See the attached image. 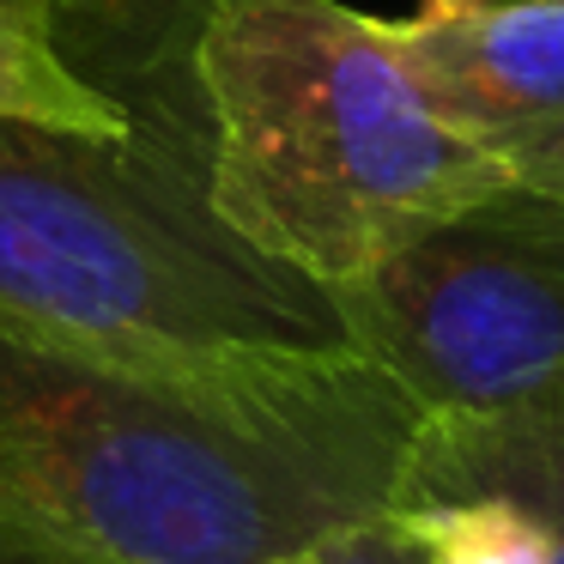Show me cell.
Instances as JSON below:
<instances>
[{
	"mask_svg": "<svg viewBox=\"0 0 564 564\" xmlns=\"http://www.w3.org/2000/svg\"><path fill=\"white\" fill-rule=\"evenodd\" d=\"M0 564H98L91 552L67 546L62 534H50V528H37L31 516L7 510L0 503Z\"/></svg>",
	"mask_w": 564,
	"mask_h": 564,
	"instance_id": "obj_9",
	"label": "cell"
},
{
	"mask_svg": "<svg viewBox=\"0 0 564 564\" xmlns=\"http://www.w3.org/2000/svg\"><path fill=\"white\" fill-rule=\"evenodd\" d=\"M352 352L419 413H486L564 382V200L491 188L328 292Z\"/></svg>",
	"mask_w": 564,
	"mask_h": 564,
	"instance_id": "obj_4",
	"label": "cell"
},
{
	"mask_svg": "<svg viewBox=\"0 0 564 564\" xmlns=\"http://www.w3.org/2000/svg\"><path fill=\"white\" fill-rule=\"evenodd\" d=\"M382 31L503 183L564 200V0H419Z\"/></svg>",
	"mask_w": 564,
	"mask_h": 564,
	"instance_id": "obj_6",
	"label": "cell"
},
{
	"mask_svg": "<svg viewBox=\"0 0 564 564\" xmlns=\"http://www.w3.org/2000/svg\"><path fill=\"white\" fill-rule=\"evenodd\" d=\"M419 401L352 346L104 352L0 316V503L98 564H280L389 510Z\"/></svg>",
	"mask_w": 564,
	"mask_h": 564,
	"instance_id": "obj_1",
	"label": "cell"
},
{
	"mask_svg": "<svg viewBox=\"0 0 564 564\" xmlns=\"http://www.w3.org/2000/svg\"><path fill=\"white\" fill-rule=\"evenodd\" d=\"M389 516L431 564H564V382L486 413H425Z\"/></svg>",
	"mask_w": 564,
	"mask_h": 564,
	"instance_id": "obj_5",
	"label": "cell"
},
{
	"mask_svg": "<svg viewBox=\"0 0 564 564\" xmlns=\"http://www.w3.org/2000/svg\"><path fill=\"white\" fill-rule=\"evenodd\" d=\"M67 7L74 0H0V116L74 134H128L134 104L67 55Z\"/></svg>",
	"mask_w": 564,
	"mask_h": 564,
	"instance_id": "obj_7",
	"label": "cell"
},
{
	"mask_svg": "<svg viewBox=\"0 0 564 564\" xmlns=\"http://www.w3.org/2000/svg\"><path fill=\"white\" fill-rule=\"evenodd\" d=\"M292 564H431V552L394 522L389 510L365 516V522H346L334 534L310 540Z\"/></svg>",
	"mask_w": 564,
	"mask_h": 564,
	"instance_id": "obj_8",
	"label": "cell"
},
{
	"mask_svg": "<svg viewBox=\"0 0 564 564\" xmlns=\"http://www.w3.org/2000/svg\"><path fill=\"white\" fill-rule=\"evenodd\" d=\"M188 74L213 213L322 292L503 188L340 0H200Z\"/></svg>",
	"mask_w": 564,
	"mask_h": 564,
	"instance_id": "obj_2",
	"label": "cell"
},
{
	"mask_svg": "<svg viewBox=\"0 0 564 564\" xmlns=\"http://www.w3.org/2000/svg\"><path fill=\"white\" fill-rule=\"evenodd\" d=\"M280 564H292V558H280Z\"/></svg>",
	"mask_w": 564,
	"mask_h": 564,
	"instance_id": "obj_10",
	"label": "cell"
},
{
	"mask_svg": "<svg viewBox=\"0 0 564 564\" xmlns=\"http://www.w3.org/2000/svg\"><path fill=\"white\" fill-rule=\"evenodd\" d=\"M0 316L104 352H322L328 292L256 256L207 200V159L140 116L74 134L0 116Z\"/></svg>",
	"mask_w": 564,
	"mask_h": 564,
	"instance_id": "obj_3",
	"label": "cell"
}]
</instances>
